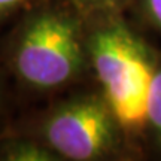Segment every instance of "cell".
Wrapping results in <instances>:
<instances>
[{"label":"cell","instance_id":"obj_1","mask_svg":"<svg viewBox=\"0 0 161 161\" xmlns=\"http://www.w3.org/2000/svg\"><path fill=\"white\" fill-rule=\"evenodd\" d=\"M84 61L79 21L55 9H45L25 23L12 58L18 78L42 91L69 84L80 73Z\"/></svg>","mask_w":161,"mask_h":161},{"label":"cell","instance_id":"obj_2","mask_svg":"<svg viewBox=\"0 0 161 161\" xmlns=\"http://www.w3.org/2000/svg\"><path fill=\"white\" fill-rule=\"evenodd\" d=\"M88 52L119 124L140 127L146 121V97L154 75L142 42L122 23H112L92 33Z\"/></svg>","mask_w":161,"mask_h":161},{"label":"cell","instance_id":"obj_3","mask_svg":"<svg viewBox=\"0 0 161 161\" xmlns=\"http://www.w3.org/2000/svg\"><path fill=\"white\" fill-rule=\"evenodd\" d=\"M116 122L106 98L85 96L57 106L43 121L42 136L60 158L96 160L114 148Z\"/></svg>","mask_w":161,"mask_h":161},{"label":"cell","instance_id":"obj_4","mask_svg":"<svg viewBox=\"0 0 161 161\" xmlns=\"http://www.w3.org/2000/svg\"><path fill=\"white\" fill-rule=\"evenodd\" d=\"M6 160L14 161H52L58 160L60 155L55 154L48 145L35 142H15L11 143L5 151Z\"/></svg>","mask_w":161,"mask_h":161},{"label":"cell","instance_id":"obj_5","mask_svg":"<svg viewBox=\"0 0 161 161\" xmlns=\"http://www.w3.org/2000/svg\"><path fill=\"white\" fill-rule=\"evenodd\" d=\"M146 121L161 139V70L154 72L146 97Z\"/></svg>","mask_w":161,"mask_h":161},{"label":"cell","instance_id":"obj_6","mask_svg":"<svg viewBox=\"0 0 161 161\" xmlns=\"http://www.w3.org/2000/svg\"><path fill=\"white\" fill-rule=\"evenodd\" d=\"M79 9L86 12L100 11V9H109L112 6L118 5L122 0H72Z\"/></svg>","mask_w":161,"mask_h":161},{"label":"cell","instance_id":"obj_7","mask_svg":"<svg viewBox=\"0 0 161 161\" xmlns=\"http://www.w3.org/2000/svg\"><path fill=\"white\" fill-rule=\"evenodd\" d=\"M143 5L154 24L161 29V0H143Z\"/></svg>","mask_w":161,"mask_h":161},{"label":"cell","instance_id":"obj_8","mask_svg":"<svg viewBox=\"0 0 161 161\" xmlns=\"http://www.w3.org/2000/svg\"><path fill=\"white\" fill-rule=\"evenodd\" d=\"M27 2L30 0H0V19L17 11L18 8L24 6Z\"/></svg>","mask_w":161,"mask_h":161}]
</instances>
